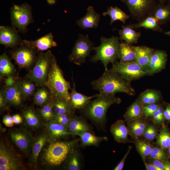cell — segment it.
I'll list each match as a JSON object with an SVG mask.
<instances>
[{
	"instance_id": "obj_28",
	"label": "cell",
	"mask_w": 170,
	"mask_h": 170,
	"mask_svg": "<svg viewBox=\"0 0 170 170\" xmlns=\"http://www.w3.org/2000/svg\"><path fill=\"white\" fill-rule=\"evenodd\" d=\"M80 138L82 146H98L101 142L107 140V138L105 136H96L91 132L86 131L81 132L77 135Z\"/></svg>"
},
{
	"instance_id": "obj_29",
	"label": "cell",
	"mask_w": 170,
	"mask_h": 170,
	"mask_svg": "<svg viewBox=\"0 0 170 170\" xmlns=\"http://www.w3.org/2000/svg\"><path fill=\"white\" fill-rule=\"evenodd\" d=\"M143 104L137 99L127 108L123 116L127 122L143 117L144 116Z\"/></svg>"
},
{
	"instance_id": "obj_12",
	"label": "cell",
	"mask_w": 170,
	"mask_h": 170,
	"mask_svg": "<svg viewBox=\"0 0 170 170\" xmlns=\"http://www.w3.org/2000/svg\"><path fill=\"white\" fill-rule=\"evenodd\" d=\"M111 69L131 82L147 75L146 69L136 62L123 63L117 61L112 64Z\"/></svg>"
},
{
	"instance_id": "obj_53",
	"label": "cell",
	"mask_w": 170,
	"mask_h": 170,
	"mask_svg": "<svg viewBox=\"0 0 170 170\" xmlns=\"http://www.w3.org/2000/svg\"><path fill=\"white\" fill-rule=\"evenodd\" d=\"M12 117L14 123L19 124L21 123L23 121L22 116L19 114L14 115L12 116Z\"/></svg>"
},
{
	"instance_id": "obj_35",
	"label": "cell",
	"mask_w": 170,
	"mask_h": 170,
	"mask_svg": "<svg viewBox=\"0 0 170 170\" xmlns=\"http://www.w3.org/2000/svg\"><path fill=\"white\" fill-rule=\"evenodd\" d=\"M156 19L161 25L170 19V3L167 5L158 3L151 15Z\"/></svg>"
},
{
	"instance_id": "obj_13",
	"label": "cell",
	"mask_w": 170,
	"mask_h": 170,
	"mask_svg": "<svg viewBox=\"0 0 170 170\" xmlns=\"http://www.w3.org/2000/svg\"><path fill=\"white\" fill-rule=\"evenodd\" d=\"M9 135L18 148L27 154L31 148L34 138L31 132L24 128H15L11 130Z\"/></svg>"
},
{
	"instance_id": "obj_11",
	"label": "cell",
	"mask_w": 170,
	"mask_h": 170,
	"mask_svg": "<svg viewBox=\"0 0 170 170\" xmlns=\"http://www.w3.org/2000/svg\"><path fill=\"white\" fill-rule=\"evenodd\" d=\"M125 4L133 19L139 22L150 15L157 5V0H119Z\"/></svg>"
},
{
	"instance_id": "obj_14",
	"label": "cell",
	"mask_w": 170,
	"mask_h": 170,
	"mask_svg": "<svg viewBox=\"0 0 170 170\" xmlns=\"http://www.w3.org/2000/svg\"><path fill=\"white\" fill-rule=\"evenodd\" d=\"M167 59L166 52L160 50H155L146 69L147 75H152L164 69Z\"/></svg>"
},
{
	"instance_id": "obj_7",
	"label": "cell",
	"mask_w": 170,
	"mask_h": 170,
	"mask_svg": "<svg viewBox=\"0 0 170 170\" xmlns=\"http://www.w3.org/2000/svg\"><path fill=\"white\" fill-rule=\"evenodd\" d=\"M39 52L27 40H22L20 44L10 52L11 58L21 69H28L36 62Z\"/></svg>"
},
{
	"instance_id": "obj_30",
	"label": "cell",
	"mask_w": 170,
	"mask_h": 170,
	"mask_svg": "<svg viewBox=\"0 0 170 170\" xmlns=\"http://www.w3.org/2000/svg\"><path fill=\"white\" fill-rule=\"evenodd\" d=\"M129 134L135 138L143 135L147 124L142 117L127 122Z\"/></svg>"
},
{
	"instance_id": "obj_22",
	"label": "cell",
	"mask_w": 170,
	"mask_h": 170,
	"mask_svg": "<svg viewBox=\"0 0 170 170\" xmlns=\"http://www.w3.org/2000/svg\"><path fill=\"white\" fill-rule=\"evenodd\" d=\"M132 46L135 52L136 62L146 70L155 49L146 46Z\"/></svg>"
},
{
	"instance_id": "obj_1",
	"label": "cell",
	"mask_w": 170,
	"mask_h": 170,
	"mask_svg": "<svg viewBox=\"0 0 170 170\" xmlns=\"http://www.w3.org/2000/svg\"><path fill=\"white\" fill-rule=\"evenodd\" d=\"M91 84L94 89L100 94L115 95L117 93H123L133 96L135 93L131 82L111 68L105 71L100 77L93 80Z\"/></svg>"
},
{
	"instance_id": "obj_39",
	"label": "cell",
	"mask_w": 170,
	"mask_h": 170,
	"mask_svg": "<svg viewBox=\"0 0 170 170\" xmlns=\"http://www.w3.org/2000/svg\"><path fill=\"white\" fill-rule=\"evenodd\" d=\"M51 98L50 92L46 86L40 87L35 91L33 95V101L34 104L42 106L45 104Z\"/></svg>"
},
{
	"instance_id": "obj_24",
	"label": "cell",
	"mask_w": 170,
	"mask_h": 170,
	"mask_svg": "<svg viewBox=\"0 0 170 170\" xmlns=\"http://www.w3.org/2000/svg\"><path fill=\"white\" fill-rule=\"evenodd\" d=\"M68 129L71 135H77L79 133L86 131L93 133L89 125L84 118L74 115L70 120Z\"/></svg>"
},
{
	"instance_id": "obj_47",
	"label": "cell",
	"mask_w": 170,
	"mask_h": 170,
	"mask_svg": "<svg viewBox=\"0 0 170 170\" xmlns=\"http://www.w3.org/2000/svg\"><path fill=\"white\" fill-rule=\"evenodd\" d=\"M161 105L157 103L144 105L143 109L144 116L145 118L151 116Z\"/></svg>"
},
{
	"instance_id": "obj_25",
	"label": "cell",
	"mask_w": 170,
	"mask_h": 170,
	"mask_svg": "<svg viewBox=\"0 0 170 170\" xmlns=\"http://www.w3.org/2000/svg\"><path fill=\"white\" fill-rule=\"evenodd\" d=\"M119 32V40L130 45L137 43L141 35L140 32L136 31L131 24L122 25Z\"/></svg>"
},
{
	"instance_id": "obj_10",
	"label": "cell",
	"mask_w": 170,
	"mask_h": 170,
	"mask_svg": "<svg viewBox=\"0 0 170 170\" xmlns=\"http://www.w3.org/2000/svg\"><path fill=\"white\" fill-rule=\"evenodd\" d=\"M94 44L89 39L88 34H79L71 52L69 55V61L80 65L85 63L87 57L89 56Z\"/></svg>"
},
{
	"instance_id": "obj_5",
	"label": "cell",
	"mask_w": 170,
	"mask_h": 170,
	"mask_svg": "<svg viewBox=\"0 0 170 170\" xmlns=\"http://www.w3.org/2000/svg\"><path fill=\"white\" fill-rule=\"evenodd\" d=\"M119 39L114 36L110 38L102 37L101 44L97 47H93V50L96 53L91 57V61L96 63L100 61L103 63L105 71L108 70V65L111 63L112 64L118 59V50L120 42Z\"/></svg>"
},
{
	"instance_id": "obj_19",
	"label": "cell",
	"mask_w": 170,
	"mask_h": 170,
	"mask_svg": "<svg viewBox=\"0 0 170 170\" xmlns=\"http://www.w3.org/2000/svg\"><path fill=\"white\" fill-rule=\"evenodd\" d=\"M43 124L48 133V141L49 142L71 135L67 127L54 121L43 122Z\"/></svg>"
},
{
	"instance_id": "obj_59",
	"label": "cell",
	"mask_w": 170,
	"mask_h": 170,
	"mask_svg": "<svg viewBox=\"0 0 170 170\" xmlns=\"http://www.w3.org/2000/svg\"><path fill=\"white\" fill-rule=\"evenodd\" d=\"M164 33L165 34L170 37V31H168Z\"/></svg>"
},
{
	"instance_id": "obj_3",
	"label": "cell",
	"mask_w": 170,
	"mask_h": 170,
	"mask_svg": "<svg viewBox=\"0 0 170 170\" xmlns=\"http://www.w3.org/2000/svg\"><path fill=\"white\" fill-rule=\"evenodd\" d=\"M45 86L48 89L52 99L62 98L70 101L69 91L71 88L70 83L65 79L55 56Z\"/></svg>"
},
{
	"instance_id": "obj_58",
	"label": "cell",
	"mask_w": 170,
	"mask_h": 170,
	"mask_svg": "<svg viewBox=\"0 0 170 170\" xmlns=\"http://www.w3.org/2000/svg\"><path fill=\"white\" fill-rule=\"evenodd\" d=\"M0 131L1 133H4L6 131V129L5 128H4L3 127L2 125H1V124H0Z\"/></svg>"
},
{
	"instance_id": "obj_57",
	"label": "cell",
	"mask_w": 170,
	"mask_h": 170,
	"mask_svg": "<svg viewBox=\"0 0 170 170\" xmlns=\"http://www.w3.org/2000/svg\"><path fill=\"white\" fill-rule=\"evenodd\" d=\"M159 3L161 4H164L166 2L167 0H157Z\"/></svg>"
},
{
	"instance_id": "obj_43",
	"label": "cell",
	"mask_w": 170,
	"mask_h": 170,
	"mask_svg": "<svg viewBox=\"0 0 170 170\" xmlns=\"http://www.w3.org/2000/svg\"><path fill=\"white\" fill-rule=\"evenodd\" d=\"M150 156L153 159L160 161L167 160V155L164 150L160 147L152 148Z\"/></svg>"
},
{
	"instance_id": "obj_54",
	"label": "cell",
	"mask_w": 170,
	"mask_h": 170,
	"mask_svg": "<svg viewBox=\"0 0 170 170\" xmlns=\"http://www.w3.org/2000/svg\"><path fill=\"white\" fill-rule=\"evenodd\" d=\"M152 164L158 169V170H164V166L161 161L154 159Z\"/></svg>"
},
{
	"instance_id": "obj_50",
	"label": "cell",
	"mask_w": 170,
	"mask_h": 170,
	"mask_svg": "<svg viewBox=\"0 0 170 170\" xmlns=\"http://www.w3.org/2000/svg\"><path fill=\"white\" fill-rule=\"evenodd\" d=\"M3 122L5 125L8 127H12L14 126V123L12 116L9 114L4 116L3 119Z\"/></svg>"
},
{
	"instance_id": "obj_18",
	"label": "cell",
	"mask_w": 170,
	"mask_h": 170,
	"mask_svg": "<svg viewBox=\"0 0 170 170\" xmlns=\"http://www.w3.org/2000/svg\"><path fill=\"white\" fill-rule=\"evenodd\" d=\"M72 81L73 86L70 94V102L72 111L75 113L76 110H80L84 108L93 98L97 97L98 94L88 96L77 92L73 78Z\"/></svg>"
},
{
	"instance_id": "obj_49",
	"label": "cell",
	"mask_w": 170,
	"mask_h": 170,
	"mask_svg": "<svg viewBox=\"0 0 170 170\" xmlns=\"http://www.w3.org/2000/svg\"><path fill=\"white\" fill-rule=\"evenodd\" d=\"M132 147L131 146H129L126 153L125 154L120 162L113 169L114 170H121L122 169L126 159Z\"/></svg>"
},
{
	"instance_id": "obj_15",
	"label": "cell",
	"mask_w": 170,
	"mask_h": 170,
	"mask_svg": "<svg viewBox=\"0 0 170 170\" xmlns=\"http://www.w3.org/2000/svg\"><path fill=\"white\" fill-rule=\"evenodd\" d=\"M22 40L16 29L13 27L0 26V44L13 49L19 45Z\"/></svg>"
},
{
	"instance_id": "obj_6",
	"label": "cell",
	"mask_w": 170,
	"mask_h": 170,
	"mask_svg": "<svg viewBox=\"0 0 170 170\" xmlns=\"http://www.w3.org/2000/svg\"><path fill=\"white\" fill-rule=\"evenodd\" d=\"M54 57L50 50L39 52L37 59L25 78L33 81L37 86H45Z\"/></svg>"
},
{
	"instance_id": "obj_60",
	"label": "cell",
	"mask_w": 170,
	"mask_h": 170,
	"mask_svg": "<svg viewBox=\"0 0 170 170\" xmlns=\"http://www.w3.org/2000/svg\"><path fill=\"white\" fill-rule=\"evenodd\" d=\"M167 149L168 155L170 157V146Z\"/></svg>"
},
{
	"instance_id": "obj_27",
	"label": "cell",
	"mask_w": 170,
	"mask_h": 170,
	"mask_svg": "<svg viewBox=\"0 0 170 170\" xmlns=\"http://www.w3.org/2000/svg\"><path fill=\"white\" fill-rule=\"evenodd\" d=\"M77 145L69 152L65 160V168L68 170H80L82 166L81 157Z\"/></svg>"
},
{
	"instance_id": "obj_2",
	"label": "cell",
	"mask_w": 170,
	"mask_h": 170,
	"mask_svg": "<svg viewBox=\"0 0 170 170\" xmlns=\"http://www.w3.org/2000/svg\"><path fill=\"white\" fill-rule=\"evenodd\" d=\"M121 101V99L116 97L115 95L99 93L95 99L91 100L80 111L94 123L102 126L106 121L108 108L112 105L119 104Z\"/></svg>"
},
{
	"instance_id": "obj_61",
	"label": "cell",
	"mask_w": 170,
	"mask_h": 170,
	"mask_svg": "<svg viewBox=\"0 0 170 170\" xmlns=\"http://www.w3.org/2000/svg\"><path fill=\"white\" fill-rule=\"evenodd\" d=\"M169 3H170V0H168Z\"/></svg>"
},
{
	"instance_id": "obj_23",
	"label": "cell",
	"mask_w": 170,
	"mask_h": 170,
	"mask_svg": "<svg viewBox=\"0 0 170 170\" xmlns=\"http://www.w3.org/2000/svg\"><path fill=\"white\" fill-rule=\"evenodd\" d=\"M110 132L117 142L125 143L128 141V131L123 121L118 120L113 124L110 127Z\"/></svg>"
},
{
	"instance_id": "obj_55",
	"label": "cell",
	"mask_w": 170,
	"mask_h": 170,
	"mask_svg": "<svg viewBox=\"0 0 170 170\" xmlns=\"http://www.w3.org/2000/svg\"><path fill=\"white\" fill-rule=\"evenodd\" d=\"M147 170H158V169L152 164H149L146 162L145 159L143 160Z\"/></svg>"
},
{
	"instance_id": "obj_36",
	"label": "cell",
	"mask_w": 170,
	"mask_h": 170,
	"mask_svg": "<svg viewBox=\"0 0 170 170\" xmlns=\"http://www.w3.org/2000/svg\"><path fill=\"white\" fill-rule=\"evenodd\" d=\"M102 15L104 16L108 15L110 17L111 19L110 25L117 20L121 21L124 24L130 17L129 15L116 6L114 7L110 6L108 7L107 11L104 12L102 13Z\"/></svg>"
},
{
	"instance_id": "obj_21",
	"label": "cell",
	"mask_w": 170,
	"mask_h": 170,
	"mask_svg": "<svg viewBox=\"0 0 170 170\" xmlns=\"http://www.w3.org/2000/svg\"><path fill=\"white\" fill-rule=\"evenodd\" d=\"M100 19V15L95 11L94 8L89 6L85 15L77 20L76 23L83 29L96 28L98 26Z\"/></svg>"
},
{
	"instance_id": "obj_26",
	"label": "cell",
	"mask_w": 170,
	"mask_h": 170,
	"mask_svg": "<svg viewBox=\"0 0 170 170\" xmlns=\"http://www.w3.org/2000/svg\"><path fill=\"white\" fill-rule=\"evenodd\" d=\"M136 54L131 45L125 42L120 43L118 50V59L123 63L136 62Z\"/></svg>"
},
{
	"instance_id": "obj_9",
	"label": "cell",
	"mask_w": 170,
	"mask_h": 170,
	"mask_svg": "<svg viewBox=\"0 0 170 170\" xmlns=\"http://www.w3.org/2000/svg\"><path fill=\"white\" fill-rule=\"evenodd\" d=\"M12 27L25 33L28 25L33 21L31 8L27 3L13 5L10 11Z\"/></svg>"
},
{
	"instance_id": "obj_37",
	"label": "cell",
	"mask_w": 170,
	"mask_h": 170,
	"mask_svg": "<svg viewBox=\"0 0 170 170\" xmlns=\"http://www.w3.org/2000/svg\"><path fill=\"white\" fill-rule=\"evenodd\" d=\"M53 108L55 115L73 113L71 110L70 101L62 98L53 99Z\"/></svg>"
},
{
	"instance_id": "obj_20",
	"label": "cell",
	"mask_w": 170,
	"mask_h": 170,
	"mask_svg": "<svg viewBox=\"0 0 170 170\" xmlns=\"http://www.w3.org/2000/svg\"><path fill=\"white\" fill-rule=\"evenodd\" d=\"M48 134L45 131L34 138L31 147V153L30 158V165L34 168L37 167L39 155L45 143L48 141Z\"/></svg>"
},
{
	"instance_id": "obj_45",
	"label": "cell",
	"mask_w": 170,
	"mask_h": 170,
	"mask_svg": "<svg viewBox=\"0 0 170 170\" xmlns=\"http://www.w3.org/2000/svg\"><path fill=\"white\" fill-rule=\"evenodd\" d=\"M157 135L156 127L153 125H147L143 134L144 138L148 140L152 141L155 139Z\"/></svg>"
},
{
	"instance_id": "obj_17",
	"label": "cell",
	"mask_w": 170,
	"mask_h": 170,
	"mask_svg": "<svg viewBox=\"0 0 170 170\" xmlns=\"http://www.w3.org/2000/svg\"><path fill=\"white\" fill-rule=\"evenodd\" d=\"M5 93L9 105L20 107L26 99L22 91L19 79L17 78L13 85L5 88Z\"/></svg>"
},
{
	"instance_id": "obj_16",
	"label": "cell",
	"mask_w": 170,
	"mask_h": 170,
	"mask_svg": "<svg viewBox=\"0 0 170 170\" xmlns=\"http://www.w3.org/2000/svg\"><path fill=\"white\" fill-rule=\"evenodd\" d=\"M21 116L24 124L29 128L38 129L44 125L38 111L31 106H26L21 111Z\"/></svg>"
},
{
	"instance_id": "obj_32",
	"label": "cell",
	"mask_w": 170,
	"mask_h": 170,
	"mask_svg": "<svg viewBox=\"0 0 170 170\" xmlns=\"http://www.w3.org/2000/svg\"><path fill=\"white\" fill-rule=\"evenodd\" d=\"M53 38L54 36L50 32L36 40L29 41L38 52L43 51L57 46Z\"/></svg>"
},
{
	"instance_id": "obj_41",
	"label": "cell",
	"mask_w": 170,
	"mask_h": 170,
	"mask_svg": "<svg viewBox=\"0 0 170 170\" xmlns=\"http://www.w3.org/2000/svg\"><path fill=\"white\" fill-rule=\"evenodd\" d=\"M19 81L22 91L26 98L33 96L35 92V83L25 77L19 80Z\"/></svg>"
},
{
	"instance_id": "obj_51",
	"label": "cell",
	"mask_w": 170,
	"mask_h": 170,
	"mask_svg": "<svg viewBox=\"0 0 170 170\" xmlns=\"http://www.w3.org/2000/svg\"><path fill=\"white\" fill-rule=\"evenodd\" d=\"M17 78L14 76H9L6 77L4 80L5 88H6L13 85L15 83Z\"/></svg>"
},
{
	"instance_id": "obj_34",
	"label": "cell",
	"mask_w": 170,
	"mask_h": 170,
	"mask_svg": "<svg viewBox=\"0 0 170 170\" xmlns=\"http://www.w3.org/2000/svg\"><path fill=\"white\" fill-rule=\"evenodd\" d=\"M16 70L5 52L0 56V76L2 78L9 76H14Z\"/></svg>"
},
{
	"instance_id": "obj_46",
	"label": "cell",
	"mask_w": 170,
	"mask_h": 170,
	"mask_svg": "<svg viewBox=\"0 0 170 170\" xmlns=\"http://www.w3.org/2000/svg\"><path fill=\"white\" fill-rule=\"evenodd\" d=\"M164 110L163 107L161 105L152 115V120L154 123L159 124L164 122L165 120L163 114Z\"/></svg>"
},
{
	"instance_id": "obj_42",
	"label": "cell",
	"mask_w": 170,
	"mask_h": 170,
	"mask_svg": "<svg viewBox=\"0 0 170 170\" xmlns=\"http://www.w3.org/2000/svg\"><path fill=\"white\" fill-rule=\"evenodd\" d=\"M138 152L140 154L143 160L150 156L152 148L148 143L141 140H137L135 143Z\"/></svg>"
},
{
	"instance_id": "obj_40",
	"label": "cell",
	"mask_w": 170,
	"mask_h": 170,
	"mask_svg": "<svg viewBox=\"0 0 170 170\" xmlns=\"http://www.w3.org/2000/svg\"><path fill=\"white\" fill-rule=\"evenodd\" d=\"M156 143L163 150L168 149L170 146V131L163 124L157 136Z\"/></svg>"
},
{
	"instance_id": "obj_44",
	"label": "cell",
	"mask_w": 170,
	"mask_h": 170,
	"mask_svg": "<svg viewBox=\"0 0 170 170\" xmlns=\"http://www.w3.org/2000/svg\"><path fill=\"white\" fill-rule=\"evenodd\" d=\"M74 114L69 113L55 115L53 120L66 127L68 128V125Z\"/></svg>"
},
{
	"instance_id": "obj_4",
	"label": "cell",
	"mask_w": 170,
	"mask_h": 170,
	"mask_svg": "<svg viewBox=\"0 0 170 170\" xmlns=\"http://www.w3.org/2000/svg\"><path fill=\"white\" fill-rule=\"evenodd\" d=\"M77 140H74L50 142L42 153V158L44 162L51 167L60 166L65 161L71 150L77 145Z\"/></svg>"
},
{
	"instance_id": "obj_31",
	"label": "cell",
	"mask_w": 170,
	"mask_h": 170,
	"mask_svg": "<svg viewBox=\"0 0 170 170\" xmlns=\"http://www.w3.org/2000/svg\"><path fill=\"white\" fill-rule=\"evenodd\" d=\"M161 92L158 90L150 89L141 93L137 99L144 105L158 103L162 99Z\"/></svg>"
},
{
	"instance_id": "obj_38",
	"label": "cell",
	"mask_w": 170,
	"mask_h": 170,
	"mask_svg": "<svg viewBox=\"0 0 170 170\" xmlns=\"http://www.w3.org/2000/svg\"><path fill=\"white\" fill-rule=\"evenodd\" d=\"M53 100L51 97L45 104L37 110L42 120L45 123L52 121L55 116L53 108Z\"/></svg>"
},
{
	"instance_id": "obj_48",
	"label": "cell",
	"mask_w": 170,
	"mask_h": 170,
	"mask_svg": "<svg viewBox=\"0 0 170 170\" xmlns=\"http://www.w3.org/2000/svg\"><path fill=\"white\" fill-rule=\"evenodd\" d=\"M5 88L0 91V110L1 112L8 109V104L5 93Z\"/></svg>"
},
{
	"instance_id": "obj_8",
	"label": "cell",
	"mask_w": 170,
	"mask_h": 170,
	"mask_svg": "<svg viewBox=\"0 0 170 170\" xmlns=\"http://www.w3.org/2000/svg\"><path fill=\"white\" fill-rule=\"evenodd\" d=\"M26 169L21 157L6 139L0 142V170Z\"/></svg>"
},
{
	"instance_id": "obj_52",
	"label": "cell",
	"mask_w": 170,
	"mask_h": 170,
	"mask_svg": "<svg viewBox=\"0 0 170 170\" xmlns=\"http://www.w3.org/2000/svg\"><path fill=\"white\" fill-rule=\"evenodd\" d=\"M163 114L165 119L170 121V103L167 104L166 105Z\"/></svg>"
},
{
	"instance_id": "obj_33",
	"label": "cell",
	"mask_w": 170,
	"mask_h": 170,
	"mask_svg": "<svg viewBox=\"0 0 170 170\" xmlns=\"http://www.w3.org/2000/svg\"><path fill=\"white\" fill-rule=\"evenodd\" d=\"M131 25L134 29L144 27L155 31L160 32H162L160 24L156 19L151 15L147 16L137 23L132 24Z\"/></svg>"
},
{
	"instance_id": "obj_56",
	"label": "cell",
	"mask_w": 170,
	"mask_h": 170,
	"mask_svg": "<svg viewBox=\"0 0 170 170\" xmlns=\"http://www.w3.org/2000/svg\"><path fill=\"white\" fill-rule=\"evenodd\" d=\"M164 167V170H170V162L166 160L161 161Z\"/></svg>"
}]
</instances>
